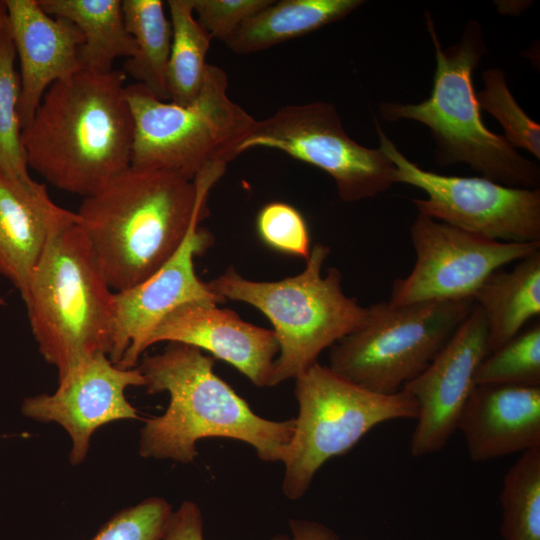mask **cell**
<instances>
[{"instance_id":"obj_1","label":"cell","mask_w":540,"mask_h":540,"mask_svg":"<svg viewBox=\"0 0 540 540\" xmlns=\"http://www.w3.org/2000/svg\"><path fill=\"white\" fill-rule=\"evenodd\" d=\"M226 167L210 163L189 180L130 166L84 198L78 224L113 291L141 283L172 257L195 215L208 210L209 192Z\"/></svg>"},{"instance_id":"obj_2","label":"cell","mask_w":540,"mask_h":540,"mask_svg":"<svg viewBox=\"0 0 540 540\" xmlns=\"http://www.w3.org/2000/svg\"><path fill=\"white\" fill-rule=\"evenodd\" d=\"M125 80L123 70L82 68L53 83L22 129L28 167L83 198L130 167L134 122Z\"/></svg>"},{"instance_id":"obj_3","label":"cell","mask_w":540,"mask_h":540,"mask_svg":"<svg viewBox=\"0 0 540 540\" xmlns=\"http://www.w3.org/2000/svg\"><path fill=\"white\" fill-rule=\"evenodd\" d=\"M215 358L182 343L169 342L137 365L149 394L167 392L165 412L140 430L139 454L182 464L194 461L196 443L219 437L252 446L264 462H283L293 437L294 418L274 421L256 414L214 372Z\"/></svg>"},{"instance_id":"obj_4","label":"cell","mask_w":540,"mask_h":540,"mask_svg":"<svg viewBox=\"0 0 540 540\" xmlns=\"http://www.w3.org/2000/svg\"><path fill=\"white\" fill-rule=\"evenodd\" d=\"M425 17L436 53L430 97L418 104L382 102V118L426 125L440 166L464 163L496 183L538 189L539 165L522 157L504 135L491 132L482 120L473 84V72L487 52L480 24L469 20L460 41L443 49L430 14Z\"/></svg>"},{"instance_id":"obj_5","label":"cell","mask_w":540,"mask_h":540,"mask_svg":"<svg viewBox=\"0 0 540 540\" xmlns=\"http://www.w3.org/2000/svg\"><path fill=\"white\" fill-rule=\"evenodd\" d=\"M113 295L78 222L56 230L22 299L39 353L58 378L94 354H107Z\"/></svg>"},{"instance_id":"obj_6","label":"cell","mask_w":540,"mask_h":540,"mask_svg":"<svg viewBox=\"0 0 540 540\" xmlns=\"http://www.w3.org/2000/svg\"><path fill=\"white\" fill-rule=\"evenodd\" d=\"M328 245L312 246L305 269L278 281L243 277L233 266L206 282L225 301H239L262 312L273 326L279 352L269 386L294 379L318 362L337 341L360 328L369 307L349 297L342 288V274L331 267L323 275L330 254Z\"/></svg>"},{"instance_id":"obj_7","label":"cell","mask_w":540,"mask_h":540,"mask_svg":"<svg viewBox=\"0 0 540 540\" xmlns=\"http://www.w3.org/2000/svg\"><path fill=\"white\" fill-rule=\"evenodd\" d=\"M226 72L208 64L202 88L188 106L158 99L140 83L126 85L134 122L131 165L194 180L208 164H228L256 120L227 95Z\"/></svg>"},{"instance_id":"obj_8","label":"cell","mask_w":540,"mask_h":540,"mask_svg":"<svg viewBox=\"0 0 540 540\" xmlns=\"http://www.w3.org/2000/svg\"><path fill=\"white\" fill-rule=\"evenodd\" d=\"M294 381L299 410L282 462V490L291 500L303 497L328 460L349 452L375 426L418 417L417 402L405 390L372 392L319 362Z\"/></svg>"},{"instance_id":"obj_9","label":"cell","mask_w":540,"mask_h":540,"mask_svg":"<svg viewBox=\"0 0 540 540\" xmlns=\"http://www.w3.org/2000/svg\"><path fill=\"white\" fill-rule=\"evenodd\" d=\"M474 305L473 299L373 304L365 323L330 347L328 366L372 392L397 393L428 367Z\"/></svg>"},{"instance_id":"obj_10","label":"cell","mask_w":540,"mask_h":540,"mask_svg":"<svg viewBox=\"0 0 540 540\" xmlns=\"http://www.w3.org/2000/svg\"><path fill=\"white\" fill-rule=\"evenodd\" d=\"M254 148L275 149L323 170L345 202L377 196L396 183V167L386 154L350 138L335 107L324 101L286 105L256 120L237 156Z\"/></svg>"},{"instance_id":"obj_11","label":"cell","mask_w":540,"mask_h":540,"mask_svg":"<svg viewBox=\"0 0 540 540\" xmlns=\"http://www.w3.org/2000/svg\"><path fill=\"white\" fill-rule=\"evenodd\" d=\"M379 148L396 167V183L422 190L419 214L500 242L540 243V189L509 187L484 177L442 175L411 162L375 120Z\"/></svg>"},{"instance_id":"obj_12","label":"cell","mask_w":540,"mask_h":540,"mask_svg":"<svg viewBox=\"0 0 540 540\" xmlns=\"http://www.w3.org/2000/svg\"><path fill=\"white\" fill-rule=\"evenodd\" d=\"M410 236L415 263L393 282L388 300L393 306L472 299L491 273L540 250V243L494 241L419 213Z\"/></svg>"},{"instance_id":"obj_13","label":"cell","mask_w":540,"mask_h":540,"mask_svg":"<svg viewBox=\"0 0 540 540\" xmlns=\"http://www.w3.org/2000/svg\"><path fill=\"white\" fill-rule=\"evenodd\" d=\"M208 210L198 212L177 251L149 278L121 291H114L113 318L108 358L124 369L137 367L148 349V339L170 312L190 302L219 304L195 271L194 259L213 244V235L200 222Z\"/></svg>"},{"instance_id":"obj_14","label":"cell","mask_w":540,"mask_h":540,"mask_svg":"<svg viewBox=\"0 0 540 540\" xmlns=\"http://www.w3.org/2000/svg\"><path fill=\"white\" fill-rule=\"evenodd\" d=\"M144 384L138 367H118L101 352L58 378V387L52 394L25 398L21 412L35 421L60 425L72 442L70 463L79 465L85 460L91 437L98 428L117 420L138 418L125 393L129 387Z\"/></svg>"},{"instance_id":"obj_15","label":"cell","mask_w":540,"mask_h":540,"mask_svg":"<svg viewBox=\"0 0 540 540\" xmlns=\"http://www.w3.org/2000/svg\"><path fill=\"white\" fill-rule=\"evenodd\" d=\"M486 355V321L475 304L428 367L402 388L419 409L410 441L413 457L438 452L447 444L457 430L462 409L475 387V373Z\"/></svg>"},{"instance_id":"obj_16","label":"cell","mask_w":540,"mask_h":540,"mask_svg":"<svg viewBox=\"0 0 540 540\" xmlns=\"http://www.w3.org/2000/svg\"><path fill=\"white\" fill-rule=\"evenodd\" d=\"M217 305L190 302L174 309L152 331L148 348L159 342L190 345L229 363L255 386L268 387L279 352L274 331Z\"/></svg>"},{"instance_id":"obj_17","label":"cell","mask_w":540,"mask_h":540,"mask_svg":"<svg viewBox=\"0 0 540 540\" xmlns=\"http://www.w3.org/2000/svg\"><path fill=\"white\" fill-rule=\"evenodd\" d=\"M7 23L20 62L18 116L26 128L47 89L82 69L84 37L71 21L47 14L38 0H4Z\"/></svg>"},{"instance_id":"obj_18","label":"cell","mask_w":540,"mask_h":540,"mask_svg":"<svg viewBox=\"0 0 540 540\" xmlns=\"http://www.w3.org/2000/svg\"><path fill=\"white\" fill-rule=\"evenodd\" d=\"M457 430L476 462L540 447V386L475 385Z\"/></svg>"},{"instance_id":"obj_19","label":"cell","mask_w":540,"mask_h":540,"mask_svg":"<svg viewBox=\"0 0 540 540\" xmlns=\"http://www.w3.org/2000/svg\"><path fill=\"white\" fill-rule=\"evenodd\" d=\"M78 222L76 212L52 201L45 186H25L0 170V275L25 294L50 236Z\"/></svg>"},{"instance_id":"obj_20","label":"cell","mask_w":540,"mask_h":540,"mask_svg":"<svg viewBox=\"0 0 540 540\" xmlns=\"http://www.w3.org/2000/svg\"><path fill=\"white\" fill-rule=\"evenodd\" d=\"M472 299L485 317L489 354L540 315V250L517 261L512 270L491 273Z\"/></svg>"},{"instance_id":"obj_21","label":"cell","mask_w":540,"mask_h":540,"mask_svg":"<svg viewBox=\"0 0 540 540\" xmlns=\"http://www.w3.org/2000/svg\"><path fill=\"white\" fill-rule=\"evenodd\" d=\"M363 3L361 0L273 1L243 22L224 43L236 54L263 51L340 21Z\"/></svg>"},{"instance_id":"obj_22","label":"cell","mask_w":540,"mask_h":540,"mask_svg":"<svg viewBox=\"0 0 540 540\" xmlns=\"http://www.w3.org/2000/svg\"><path fill=\"white\" fill-rule=\"evenodd\" d=\"M49 15L74 23L84 37L79 51L82 68L111 71L114 60L130 58L136 43L126 29L121 0H38Z\"/></svg>"},{"instance_id":"obj_23","label":"cell","mask_w":540,"mask_h":540,"mask_svg":"<svg viewBox=\"0 0 540 540\" xmlns=\"http://www.w3.org/2000/svg\"><path fill=\"white\" fill-rule=\"evenodd\" d=\"M127 31L136 53L126 59L123 72L146 86L158 99L168 101L167 67L172 42L171 22L161 0H123Z\"/></svg>"},{"instance_id":"obj_24","label":"cell","mask_w":540,"mask_h":540,"mask_svg":"<svg viewBox=\"0 0 540 540\" xmlns=\"http://www.w3.org/2000/svg\"><path fill=\"white\" fill-rule=\"evenodd\" d=\"M167 5L172 27L167 67L169 101L188 106L202 88L212 38L194 17L190 0H168Z\"/></svg>"},{"instance_id":"obj_25","label":"cell","mask_w":540,"mask_h":540,"mask_svg":"<svg viewBox=\"0 0 540 540\" xmlns=\"http://www.w3.org/2000/svg\"><path fill=\"white\" fill-rule=\"evenodd\" d=\"M500 505L504 540H540V447L524 451L508 469Z\"/></svg>"},{"instance_id":"obj_26","label":"cell","mask_w":540,"mask_h":540,"mask_svg":"<svg viewBox=\"0 0 540 540\" xmlns=\"http://www.w3.org/2000/svg\"><path fill=\"white\" fill-rule=\"evenodd\" d=\"M16 50L6 21L0 37V170L25 186L38 184L28 172L18 116L20 78Z\"/></svg>"},{"instance_id":"obj_27","label":"cell","mask_w":540,"mask_h":540,"mask_svg":"<svg viewBox=\"0 0 540 540\" xmlns=\"http://www.w3.org/2000/svg\"><path fill=\"white\" fill-rule=\"evenodd\" d=\"M474 381L475 385L540 386V323L486 355Z\"/></svg>"},{"instance_id":"obj_28","label":"cell","mask_w":540,"mask_h":540,"mask_svg":"<svg viewBox=\"0 0 540 540\" xmlns=\"http://www.w3.org/2000/svg\"><path fill=\"white\" fill-rule=\"evenodd\" d=\"M482 76L485 87L476 93L480 109L489 112L499 121L505 138L514 148H523L539 159L540 125L519 106L507 86L504 72L492 68Z\"/></svg>"},{"instance_id":"obj_29","label":"cell","mask_w":540,"mask_h":540,"mask_svg":"<svg viewBox=\"0 0 540 540\" xmlns=\"http://www.w3.org/2000/svg\"><path fill=\"white\" fill-rule=\"evenodd\" d=\"M255 226L261 242L273 251L304 260L309 257V228L294 206L280 201L265 204L256 216Z\"/></svg>"},{"instance_id":"obj_30","label":"cell","mask_w":540,"mask_h":540,"mask_svg":"<svg viewBox=\"0 0 540 540\" xmlns=\"http://www.w3.org/2000/svg\"><path fill=\"white\" fill-rule=\"evenodd\" d=\"M172 511L164 498H146L115 513L91 540H161Z\"/></svg>"},{"instance_id":"obj_31","label":"cell","mask_w":540,"mask_h":540,"mask_svg":"<svg viewBox=\"0 0 540 540\" xmlns=\"http://www.w3.org/2000/svg\"><path fill=\"white\" fill-rule=\"evenodd\" d=\"M273 0H190L197 21L211 38L225 42L247 19Z\"/></svg>"},{"instance_id":"obj_32","label":"cell","mask_w":540,"mask_h":540,"mask_svg":"<svg viewBox=\"0 0 540 540\" xmlns=\"http://www.w3.org/2000/svg\"><path fill=\"white\" fill-rule=\"evenodd\" d=\"M161 540H204L203 516L193 501H184L172 511Z\"/></svg>"},{"instance_id":"obj_33","label":"cell","mask_w":540,"mask_h":540,"mask_svg":"<svg viewBox=\"0 0 540 540\" xmlns=\"http://www.w3.org/2000/svg\"><path fill=\"white\" fill-rule=\"evenodd\" d=\"M288 524L289 534H277L270 540H340L334 530L317 521L292 518Z\"/></svg>"},{"instance_id":"obj_34","label":"cell","mask_w":540,"mask_h":540,"mask_svg":"<svg viewBox=\"0 0 540 540\" xmlns=\"http://www.w3.org/2000/svg\"><path fill=\"white\" fill-rule=\"evenodd\" d=\"M7 21V9L4 0H0V37Z\"/></svg>"},{"instance_id":"obj_35","label":"cell","mask_w":540,"mask_h":540,"mask_svg":"<svg viewBox=\"0 0 540 540\" xmlns=\"http://www.w3.org/2000/svg\"><path fill=\"white\" fill-rule=\"evenodd\" d=\"M4 303V300L2 299V297L0 296V305H2Z\"/></svg>"}]
</instances>
